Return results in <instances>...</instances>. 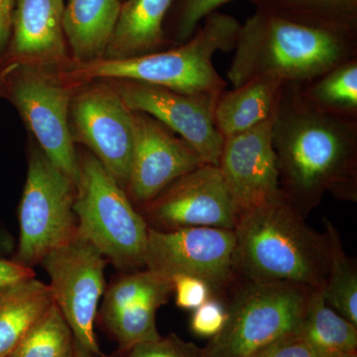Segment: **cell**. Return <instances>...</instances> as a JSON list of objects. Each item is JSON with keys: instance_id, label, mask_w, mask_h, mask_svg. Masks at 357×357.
Listing matches in <instances>:
<instances>
[{"instance_id": "1", "label": "cell", "mask_w": 357, "mask_h": 357, "mask_svg": "<svg viewBox=\"0 0 357 357\" xmlns=\"http://www.w3.org/2000/svg\"><path fill=\"white\" fill-rule=\"evenodd\" d=\"M272 142L281 191L305 218L328 194L357 202V116L317 109L301 95L300 84H285Z\"/></svg>"}, {"instance_id": "2", "label": "cell", "mask_w": 357, "mask_h": 357, "mask_svg": "<svg viewBox=\"0 0 357 357\" xmlns=\"http://www.w3.org/2000/svg\"><path fill=\"white\" fill-rule=\"evenodd\" d=\"M354 59L357 32L303 24L255 10L239 28L227 77L232 88L259 77L304 84Z\"/></svg>"}, {"instance_id": "3", "label": "cell", "mask_w": 357, "mask_h": 357, "mask_svg": "<svg viewBox=\"0 0 357 357\" xmlns=\"http://www.w3.org/2000/svg\"><path fill=\"white\" fill-rule=\"evenodd\" d=\"M305 218L283 192L241 215L234 229L237 278L321 288L330 266V236Z\"/></svg>"}, {"instance_id": "4", "label": "cell", "mask_w": 357, "mask_h": 357, "mask_svg": "<svg viewBox=\"0 0 357 357\" xmlns=\"http://www.w3.org/2000/svg\"><path fill=\"white\" fill-rule=\"evenodd\" d=\"M241 25L234 16L215 11L184 44L138 57L72 63L62 74L75 86L98 79H128L181 93H218L227 84L213 66V56L234 50Z\"/></svg>"}, {"instance_id": "5", "label": "cell", "mask_w": 357, "mask_h": 357, "mask_svg": "<svg viewBox=\"0 0 357 357\" xmlns=\"http://www.w3.org/2000/svg\"><path fill=\"white\" fill-rule=\"evenodd\" d=\"M75 184L79 234L119 271L144 269L149 227L126 190L89 150L77 151Z\"/></svg>"}, {"instance_id": "6", "label": "cell", "mask_w": 357, "mask_h": 357, "mask_svg": "<svg viewBox=\"0 0 357 357\" xmlns=\"http://www.w3.org/2000/svg\"><path fill=\"white\" fill-rule=\"evenodd\" d=\"M312 290L291 283L243 280L225 303L227 323L201 349V357H257L296 335Z\"/></svg>"}, {"instance_id": "7", "label": "cell", "mask_w": 357, "mask_h": 357, "mask_svg": "<svg viewBox=\"0 0 357 357\" xmlns=\"http://www.w3.org/2000/svg\"><path fill=\"white\" fill-rule=\"evenodd\" d=\"M0 84L2 98L13 103L35 142L75 182L77 150L69 114L79 86L68 82L62 70L31 64L1 66Z\"/></svg>"}, {"instance_id": "8", "label": "cell", "mask_w": 357, "mask_h": 357, "mask_svg": "<svg viewBox=\"0 0 357 357\" xmlns=\"http://www.w3.org/2000/svg\"><path fill=\"white\" fill-rule=\"evenodd\" d=\"M76 184L36 142L30 144L28 170L20 204V234L13 260L26 267L70 241L79 230L74 206Z\"/></svg>"}, {"instance_id": "9", "label": "cell", "mask_w": 357, "mask_h": 357, "mask_svg": "<svg viewBox=\"0 0 357 357\" xmlns=\"http://www.w3.org/2000/svg\"><path fill=\"white\" fill-rule=\"evenodd\" d=\"M107 258L77 232L45 256L41 266L50 277L55 305L62 312L75 340L96 356H102L96 342L95 321L105 293Z\"/></svg>"}, {"instance_id": "10", "label": "cell", "mask_w": 357, "mask_h": 357, "mask_svg": "<svg viewBox=\"0 0 357 357\" xmlns=\"http://www.w3.org/2000/svg\"><path fill=\"white\" fill-rule=\"evenodd\" d=\"M70 133L126 190L133 148L132 112L107 79L79 84L70 105Z\"/></svg>"}, {"instance_id": "11", "label": "cell", "mask_w": 357, "mask_h": 357, "mask_svg": "<svg viewBox=\"0 0 357 357\" xmlns=\"http://www.w3.org/2000/svg\"><path fill=\"white\" fill-rule=\"evenodd\" d=\"M236 234L218 227L148 229L144 268L170 279L188 275L203 279L220 298L234 286Z\"/></svg>"}, {"instance_id": "12", "label": "cell", "mask_w": 357, "mask_h": 357, "mask_svg": "<svg viewBox=\"0 0 357 357\" xmlns=\"http://www.w3.org/2000/svg\"><path fill=\"white\" fill-rule=\"evenodd\" d=\"M148 227L169 231L187 227L234 230L238 215L218 166L203 164L174 181L138 208Z\"/></svg>"}, {"instance_id": "13", "label": "cell", "mask_w": 357, "mask_h": 357, "mask_svg": "<svg viewBox=\"0 0 357 357\" xmlns=\"http://www.w3.org/2000/svg\"><path fill=\"white\" fill-rule=\"evenodd\" d=\"M107 81L131 112L151 115L187 141L204 163L218 166L223 137L213 121V109L220 93H185L142 82Z\"/></svg>"}, {"instance_id": "14", "label": "cell", "mask_w": 357, "mask_h": 357, "mask_svg": "<svg viewBox=\"0 0 357 357\" xmlns=\"http://www.w3.org/2000/svg\"><path fill=\"white\" fill-rule=\"evenodd\" d=\"M133 148L126 191L140 208L174 181L203 165L198 152L144 112H132Z\"/></svg>"}, {"instance_id": "15", "label": "cell", "mask_w": 357, "mask_h": 357, "mask_svg": "<svg viewBox=\"0 0 357 357\" xmlns=\"http://www.w3.org/2000/svg\"><path fill=\"white\" fill-rule=\"evenodd\" d=\"M274 115L256 128L223 139L218 167L238 218L281 194L272 142Z\"/></svg>"}, {"instance_id": "16", "label": "cell", "mask_w": 357, "mask_h": 357, "mask_svg": "<svg viewBox=\"0 0 357 357\" xmlns=\"http://www.w3.org/2000/svg\"><path fill=\"white\" fill-rule=\"evenodd\" d=\"M65 0H15L1 66L31 64L64 70L72 64L64 31Z\"/></svg>"}, {"instance_id": "17", "label": "cell", "mask_w": 357, "mask_h": 357, "mask_svg": "<svg viewBox=\"0 0 357 357\" xmlns=\"http://www.w3.org/2000/svg\"><path fill=\"white\" fill-rule=\"evenodd\" d=\"M174 0H123L103 59L138 57L171 48L164 25Z\"/></svg>"}, {"instance_id": "18", "label": "cell", "mask_w": 357, "mask_h": 357, "mask_svg": "<svg viewBox=\"0 0 357 357\" xmlns=\"http://www.w3.org/2000/svg\"><path fill=\"white\" fill-rule=\"evenodd\" d=\"M122 0H65L64 31L75 64L105 58Z\"/></svg>"}, {"instance_id": "19", "label": "cell", "mask_w": 357, "mask_h": 357, "mask_svg": "<svg viewBox=\"0 0 357 357\" xmlns=\"http://www.w3.org/2000/svg\"><path fill=\"white\" fill-rule=\"evenodd\" d=\"M284 84L278 79L259 77L218 93L213 121L223 139L250 130L271 119Z\"/></svg>"}, {"instance_id": "20", "label": "cell", "mask_w": 357, "mask_h": 357, "mask_svg": "<svg viewBox=\"0 0 357 357\" xmlns=\"http://www.w3.org/2000/svg\"><path fill=\"white\" fill-rule=\"evenodd\" d=\"M50 286L34 278L0 288V357H7L53 305Z\"/></svg>"}, {"instance_id": "21", "label": "cell", "mask_w": 357, "mask_h": 357, "mask_svg": "<svg viewBox=\"0 0 357 357\" xmlns=\"http://www.w3.org/2000/svg\"><path fill=\"white\" fill-rule=\"evenodd\" d=\"M297 335L323 357L357 354V326L326 304L321 288L310 294Z\"/></svg>"}, {"instance_id": "22", "label": "cell", "mask_w": 357, "mask_h": 357, "mask_svg": "<svg viewBox=\"0 0 357 357\" xmlns=\"http://www.w3.org/2000/svg\"><path fill=\"white\" fill-rule=\"evenodd\" d=\"M173 295L172 282L136 298L116 311L100 316L102 325L117 340L122 351L141 342L159 340L156 314Z\"/></svg>"}, {"instance_id": "23", "label": "cell", "mask_w": 357, "mask_h": 357, "mask_svg": "<svg viewBox=\"0 0 357 357\" xmlns=\"http://www.w3.org/2000/svg\"><path fill=\"white\" fill-rule=\"evenodd\" d=\"M255 10L303 24L357 32V0H248Z\"/></svg>"}, {"instance_id": "24", "label": "cell", "mask_w": 357, "mask_h": 357, "mask_svg": "<svg viewBox=\"0 0 357 357\" xmlns=\"http://www.w3.org/2000/svg\"><path fill=\"white\" fill-rule=\"evenodd\" d=\"M324 222L331 239V260L321 293L328 306L357 326L356 262L344 252L335 225L326 218Z\"/></svg>"}, {"instance_id": "25", "label": "cell", "mask_w": 357, "mask_h": 357, "mask_svg": "<svg viewBox=\"0 0 357 357\" xmlns=\"http://www.w3.org/2000/svg\"><path fill=\"white\" fill-rule=\"evenodd\" d=\"M300 89L304 100L317 109L357 116V59L300 84Z\"/></svg>"}, {"instance_id": "26", "label": "cell", "mask_w": 357, "mask_h": 357, "mask_svg": "<svg viewBox=\"0 0 357 357\" xmlns=\"http://www.w3.org/2000/svg\"><path fill=\"white\" fill-rule=\"evenodd\" d=\"M75 337L55 304L7 357H74Z\"/></svg>"}, {"instance_id": "27", "label": "cell", "mask_w": 357, "mask_h": 357, "mask_svg": "<svg viewBox=\"0 0 357 357\" xmlns=\"http://www.w3.org/2000/svg\"><path fill=\"white\" fill-rule=\"evenodd\" d=\"M229 1L231 0H174L164 25L170 47L189 41L204 18Z\"/></svg>"}, {"instance_id": "28", "label": "cell", "mask_w": 357, "mask_h": 357, "mask_svg": "<svg viewBox=\"0 0 357 357\" xmlns=\"http://www.w3.org/2000/svg\"><path fill=\"white\" fill-rule=\"evenodd\" d=\"M227 319V304L220 298L213 296L192 311L190 326L195 335L211 338L222 330Z\"/></svg>"}, {"instance_id": "29", "label": "cell", "mask_w": 357, "mask_h": 357, "mask_svg": "<svg viewBox=\"0 0 357 357\" xmlns=\"http://www.w3.org/2000/svg\"><path fill=\"white\" fill-rule=\"evenodd\" d=\"M171 281L176 305L185 311H195L215 296L211 286L203 279L188 275H176Z\"/></svg>"}, {"instance_id": "30", "label": "cell", "mask_w": 357, "mask_h": 357, "mask_svg": "<svg viewBox=\"0 0 357 357\" xmlns=\"http://www.w3.org/2000/svg\"><path fill=\"white\" fill-rule=\"evenodd\" d=\"M126 352L128 357H201V351L176 337L141 342Z\"/></svg>"}, {"instance_id": "31", "label": "cell", "mask_w": 357, "mask_h": 357, "mask_svg": "<svg viewBox=\"0 0 357 357\" xmlns=\"http://www.w3.org/2000/svg\"><path fill=\"white\" fill-rule=\"evenodd\" d=\"M257 357H323L299 335H290L263 351Z\"/></svg>"}, {"instance_id": "32", "label": "cell", "mask_w": 357, "mask_h": 357, "mask_svg": "<svg viewBox=\"0 0 357 357\" xmlns=\"http://www.w3.org/2000/svg\"><path fill=\"white\" fill-rule=\"evenodd\" d=\"M34 277L36 274L33 268L26 267L13 259L0 258V288Z\"/></svg>"}, {"instance_id": "33", "label": "cell", "mask_w": 357, "mask_h": 357, "mask_svg": "<svg viewBox=\"0 0 357 357\" xmlns=\"http://www.w3.org/2000/svg\"><path fill=\"white\" fill-rule=\"evenodd\" d=\"M15 0H0V61L6 53L11 32Z\"/></svg>"}, {"instance_id": "34", "label": "cell", "mask_w": 357, "mask_h": 357, "mask_svg": "<svg viewBox=\"0 0 357 357\" xmlns=\"http://www.w3.org/2000/svg\"><path fill=\"white\" fill-rule=\"evenodd\" d=\"M0 98H2L1 86H0ZM15 251V241L6 229L0 227V255H11Z\"/></svg>"}, {"instance_id": "35", "label": "cell", "mask_w": 357, "mask_h": 357, "mask_svg": "<svg viewBox=\"0 0 357 357\" xmlns=\"http://www.w3.org/2000/svg\"><path fill=\"white\" fill-rule=\"evenodd\" d=\"M95 354H91L88 349H84L82 347L79 342L75 340V354L74 357H95Z\"/></svg>"}, {"instance_id": "36", "label": "cell", "mask_w": 357, "mask_h": 357, "mask_svg": "<svg viewBox=\"0 0 357 357\" xmlns=\"http://www.w3.org/2000/svg\"><path fill=\"white\" fill-rule=\"evenodd\" d=\"M345 357H357V354H354V356H345Z\"/></svg>"}, {"instance_id": "37", "label": "cell", "mask_w": 357, "mask_h": 357, "mask_svg": "<svg viewBox=\"0 0 357 357\" xmlns=\"http://www.w3.org/2000/svg\"><path fill=\"white\" fill-rule=\"evenodd\" d=\"M122 1H123V0H122Z\"/></svg>"}]
</instances>
